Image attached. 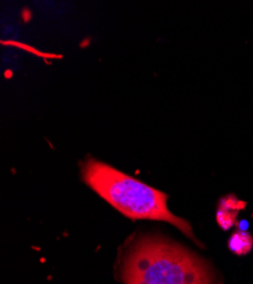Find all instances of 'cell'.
Returning <instances> with one entry per match:
<instances>
[{"label":"cell","instance_id":"cell-1","mask_svg":"<svg viewBox=\"0 0 253 284\" xmlns=\"http://www.w3.org/2000/svg\"><path fill=\"white\" fill-rule=\"evenodd\" d=\"M120 277L125 284H214L203 259L160 236H143L129 248Z\"/></svg>","mask_w":253,"mask_h":284},{"label":"cell","instance_id":"cell-2","mask_svg":"<svg viewBox=\"0 0 253 284\" xmlns=\"http://www.w3.org/2000/svg\"><path fill=\"white\" fill-rule=\"evenodd\" d=\"M82 177L92 190L128 218L169 223L200 244L191 224L169 210L166 193L93 158L82 165Z\"/></svg>","mask_w":253,"mask_h":284},{"label":"cell","instance_id":"cell-3","mask_svg":"<svg viewBox=\"0 0 253 284\" xmlns=\"http://www.w3.org/2000/svg\"><path fill=\"white\" fill-rule=\"evenodd\" d=\"M242 203L244 202H241L233 197L224 198V202L220 203L217 211V222L224 230H228L235 224L239 208L243 207Z\"/></svg>","mask_w":253,"mask_h":284},{"label":"cell","instance_id":"cell-4","mask_svg":"<svg viewBox=\"0 0 253 284\" xmlns=\"http://www.w3.org/2000/svg\"><path fill=\"white\" fill-rule=\"evenodd\" d=\"M253 247V238L244 231L234 232L229 238L228 248L232 252L242 256L248 253Z\"/></svg>","mask_w":253,"mask_h":284}]
</instances>
